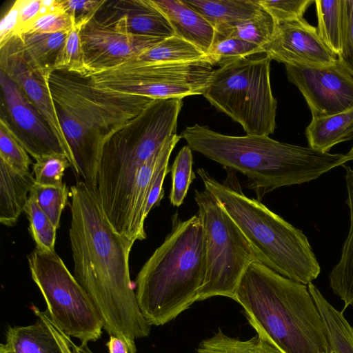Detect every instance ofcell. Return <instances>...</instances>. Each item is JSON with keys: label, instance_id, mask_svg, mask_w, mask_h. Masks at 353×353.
I'll use <instances>...</instances> for the list:
<instances>
[{"label": "cell", "instance_id": "38", "mask_svg": "<svg viewBox=\"0 0 353 353\" xmlns=\"http://www.w3.org/2000/svg\"><path fill=\"white\" fill-rule=\"evenodd\" d=\"M261 8L274 19L276 24L303 18L312 0H257Z\"/></svg>", "mask_w": 353, "mask_h": 353}, {"label": "cell", "instance_id": "43", "mask_svg": "<svg viewBox=\"0 0 353 353\" xmlns=\"http://www.w3.org/2000/svg\"><path fill=\"white\" fill-rule=\"evenodd\" d=\"M168 165L169 162L166 163L162 167L154 181L146 201L144 212L145 219L147 218L150 210L154 207L159 205L161 199L164 196L163 185L167 174L170 171Z\"/></svg>", "mask_w": 353, "mask_h": 353}, {"label": "cell", "instance_id": "18", "mask_svg": "<svg viewBox=\"0 0 353 353\" xmlns=\"http://www.w3.org/2000/svg\"><path fill=\"white\" fill-rule=\"evenodd\" d=\"M181 136L174 134L168 137L155 153L141 167L132 189L128 216V239L135 242L146 239L144 215L146 201L154 181L168 162Z\"/></svg>", "mask_w": 353, "mask_h": 353}, {"label": "cell", "instance_id": "5", "mask_svg": "<svg viewBox=\"0 0 353 353\" xmlns=\"http://www.w3.org/2000/svg\"><path fill=\"white\" fill-rule=\"evenodd\" d=\"M182 105V99H154L103 145L94 191L114 230L127 239L137 175L167 138L176 134Z\"/></svg>", "mask_w": 353, "mask_h": 353}, {"label": "cell", "instance_id": "23", "mask_svg": "<svg viewBox=\"0 0 353 353\" xmlns=\"http://www.w3.org/2000/svg\"><path fill=\"white\" fill-rule=\"evenodd\" d=\"M308 146L328 152L335 145L353 139V110L312 118L305 130Z\"/></svg>", "mask_w": 353, "mask_h": 353}, {"label": "cell", "instance_id": "37", "mask_svg": "<svg viewBox=\"0 0 353 353\" xmlns=\"http://www.w3.org/2000/svg\"><path fill=\"white\" fill-rule=\"evenodd\" d=\"M72 166L63 153H52L35 159L32 165L35 183L45 186L60 187L64 171Z\"/></svg>", "mask_w": 353, "mask_h": 353}, {"label": "cell", "instance_id": "6", "mask_svg": "<svg viewBox=\"0 0 353 353\" xmlns=\"http://www.w3.org/2000/svg\"><path fill=\"white\" fill-rule=\"evenodd\" d=\"M205 272L201 218L181 220L176 213L170 232L136 278L137 300L148 323L163 325L188 309L197 301Z\"/></svg>", "mask_w": 353, "mask_h": 353}, {"label": "cell", "instance_id": "41", "mask_svg": "<svg viewBox=\"0 0 353 353\" xmlns=\"http://www.w3.org/2000/svg\"><path fill=\"white\" fill-rule=\"evenodd\" d=\"M57 2L59 9L68 13L77 23L83 19L93 17L105 0H57Z\"/></svg>", "mask_w": 353, "mask_h": 353}, {"label": "cell", "instance_id": "48", "mask_svg": "<svg viewBox=\"0 0 353 353\" xmlns=\"http://www.w3.org/2000/svg\"><path fill=\"white\" fill-rule=\"evenodd\" d=\"M0 353H12L8 350L4 343L0 345Z\"/></svg>", "mask_w": 353, "mask_h": 353}, {"label": "cell", "instance_id": "15", "mask_svg": "<svg viewBox=\"0 0 353 353\" xmlns=\"http://www.w3.org/2000/svg\"><path fill=\"white\" fill-rule=\"evenodd\" d=\"M0 68L23 90L39 111L57 138L69 161L72 154L59 120L48 85V79L26 61L21 37L14 34L0 46Z\"/></svg>", "mask_w": 353, "mask_h": 353}, {"label": "cell", "instance_id": "44", "mask_svg": "<svg viewBox=\"0 0 353 353\" xmlns=\"http://www.w3.org/2000/svg\"><path fill=\"white\" fill-rule=\"evenodd\" d=\"M42 0H22L18 16V25L15 34L19 33L39 14Z\"/></svg>", "mask_w": 353, "mask_h": 353}, {"label": "cell", "instance_id": "11", "mask_svg": "<svg viewBox=\"0 0 353 353\" xmlns=\"http://www.w3.org/2000/svg\"><path fill=\"white\" fill-rule=\"evenodd\" d=\"M213 72V66L205 61L164 63L128 61L88 77L99 88L152 99H183L203 94Z\"/></svg>", "mask_w": 353, "mask_h": 353}, {"label": "cell", "instance_id": "13", "mask_svg": "<svg viewBox=\"0 0 353 353\" xmlns=\"http://www.w3.org/2000/svg\"><path fill=\"white\" fill-rule=\"evenodd\" d=\"M163 39L120 31L94 16L81 32L88 76L120 65Z\"/></svg>", "mask_w": 353, "mask_h": 353}, {"label": "cell", "instance_id": "21", "mask_svg": "<svg viewBox=\"0 0 353 353\" xmlns=\"http://www.w3.org/2000/svg\"><path fill=\"white\" fill-rule=\"evenodd\" d=\"M347 201L350 209V228L343 243L341 258L330 273V285L334 293L344 302L343 310L353 305V169L343 165Z\"/></svg>", "mask_w": 353, "mask_h": 353}, {"label": "cell", "instance_id": "26", "mask_svg": "<svg viewBox=\"0 0 353 353\" xmlns=\"http://www.w3.org/2000/svg\"><path fill=\"white\" fill-rule=\"evenodd\" d=\"M307 288L321 316L331 351L353 353V327L324 297L317 287L310 283Z\"/></svg>", "mask_w": 353, "mask_h": 353}, {"label": "cell", "instance_id": "22", "mask_svg": "<svg viewBox=\"0 0 353 353\" xmlns=\"http://www.w3.org/2000/svg\"><path fill=\"white\" fill-rule=\"evenodd\" d=\"M219 31L249 19L263 8L257 0H183Z\"/></svg>", "mask_w": 353, "mask_h": 353}, {"label": "cell", "instance_id": "35", "mask_svg": "<svg viewBox=\"0 0 353 353\" xmlns=\"http://www.w3.org/2000/svg\"><path fill=\"white\" fill-rule=\"evenodd\" d=\"M69 195L70 192L65 183L60 187H53L36 183L32 187L29 194L57 229L59 228L61 216Z\"/></svg>", "mask_w": 353, "mask_h": 353}, {"label": "cell", "instance_id": "2", "mask_svg": "<svg viewBox=\"0 0 353 353\" xmlns=\"http://www.w3.org/2000/svg\"><path fill=\"white\" fill-rule=\"evenodd\" d=\"M180 136L192 151L245 175L247 188L260 201L277 188L310 182L347 162L345 154L322 152L265 135H226L197 123L187 126Z\"/></svg>", "mask_w": 353, "mask_h": 353}, {"label": "cell", "instance_id": "27", "mask_svg": "<svg viewBox=\"0 0 353 353\" xmlns=\"http://www.w3.org/2000/svg\"><path fill=\"white\" fill-rule=\"evenodd\" d=\"M205 54L191 43L176 36L163 39L130 60L147 63L204 61Z\"/></svg>", "mask_w": 353, "mask_h": 353}, {"label": "cell", "instance_id": "29", "mask_svg": "<svg viewBox=\"0 0 353 353\" xmlns=\"http://www.w3.org/2000/svg\"><path fill=\"white\" fill-rule=\"evenodd\" d=\"M197 353H281L274 346L257 334L248 340L231 337L219 330L203 340Z\"/></svg>", "mask_w": 353, "mask_h": 353}, {"label": "cell", "instance_id": "46", "mask_svg": "<svg viewBox=\"0 0 353 353\" xmlns=\"http://www.w3.org/2000/svg\"><path fill=\"white\" fill-rule=\"evenodd\" d=\"M65 340L70 349L71 353H94L88 347V344L81 343L77 345L68 336L65 334Z\"/></svg>", "mask_w": 353, "mask_h": 353}, {"label": "cell", "instance_id": "30", "mask_svg": "<svg viewBox=\"0 0 353 353\" xmlns=\"http://www.w3.org/2000/svg\"><path fill=\"white\" fill-rule=\"evenodd\" d=\"M276 23L263 9L254 17L234 26L216 31L217 37H235L263 48L273 37Z\"/></svg>", "mask_w": 353, "mask_h": 353}, {"label": "cell", "instance_id": "4", "mask_svg": "<svg viewBox=\"0 0 353 353\" xmlns=\"http://www.w3.org/2000/svg\"><path fill=\"white\" fill-rule=\"evenodd\" d=\"M234 301L257 335L281 353H331L324 323L306 285L255 261L242 276Z\"/></svg>", "mask_w": 353, "mask_h": 353}, {"label": "cell", "instance_id": "20", "mask_svg": "<svg viewBox=\"0 0 353 353\" xmlns=\"http://www.w3.org/2000/svg\"><path fill=\"white\" fill-rule=\"evenodd\" d=\"M35 183L30 171H21L0 159V222L14 226Z\"/></svg>", "mask_w": 353, "mask_h": 353}, {"label": "cell", "instance_id": "16", "mask_svg": "<svg viewBox=\"0 0 353 353\" xmlns=\"http://www.w3.org/2000/svg\"><path fill=\"white\" fill-rule=\"evenodd\" d=\"M263 49L271 61L285 65L321 66L338 60L321 39L317 28L304 18L277 24L273 37Z\"/></svg>", "mask_w": 353, "mask_h": 353}, {"label": "cell", "instance_id": "34", "mask_svg": "<svg viewBox=\"0 0 353 353\" xmlns=\"http://www.w3.org/2000/svg\"><path fill=\"white\" fill-rule=\"evenodd\" d=\"M192 150L186 145L181 148L170 168L172 186L169 199L174 207L184 201L190 184L195 178L192 172Z\"/></svg>", "mask_w": 353, "mask_h": 353}, {"label": "cell", "instance_id": "45", "mask_svg": "<svg viewBox=\"0 0 353 353\" xmlns=\"http://www.w3.org/2000/svg\"><path fill=\"white\" fill-rule=\"evenodd\" d=\"M108 353H129L127 344L121 339L110 335L106 343Z\"/></svg>", "mask_w": 353, "mask_h": 353}, {"label": "cell", "instance_id": "14", "mask_svg": "<svg viewBox=\"0 0 353 353\" xmlns=\"http://www.w3.org/2000/svg\"><path fill=\"white\" fill-rule=\"evenodd\" d=\"M5 115L14 132L34 159L49 154H65L57 138L21 88L0 71ZM66 155V154H65Z\"/></svg>", "mask_w": 353, "mask_h": 353}, {"label": "cell", "instance_id": "28", "mask_svg": "<svg viewBox=\"0 0 353 353\" xmlns=\"http://www.w3.org/2000/svg\"><path fill=\"white\" fill-rule=\"evenodd\" d=\"M318 34L325 45L336 56L342 50L344 0L314 1Z\"/></svg>", "mask_w": 353, "mask_h": 353}, {"label": "cell", "instance_id": "12", "mask_svg": "<svg viewBox=\"0 0 353 353\" xmlns=\"http://www.w3.org/2000/svg\"><path fill=\"white\" fill-rule=\"evenodd\" d=\"M285 65L288 81L301 92L312 118L353 110V76L339 60L321 66Z\"/></svg>", "mask_w": 353, "mask_h": 353}, {"label": "cell", "instance_id": "33", "mask_svg": "<svg viewBox=\"0 0 353 353\" xmlns=\"http://www.w3.org/2000/svg\"><path fill=\"white\" fill-rule=\"evenodd\" d=\"M23 212L29 221V230L36 243V249L41 252H54L57 227L30 196Z\"/></svg>", "mask_w": 353, "mask_h": 353}, {"label": "cell", "instance_id": "17", "mask_svg": "<svg viewBox=\"0 0 353 353\" xmlns=\"http://www.w3.org/2000/svg\"><path fill=\"white\" fill-rule=\"evenodd\" d=\"M95 17L134 35L165 39L174 35L165 14L152 0H105Z\"/></svg>", "mask_w": 353, "mask_h": 353}, {"label": "cell", "instance_id": "32", "mask_svg": "<svg viewBox=\"0 0 353 353\" xmlns=\"http://www.w3.org/2000/svg\"><path fill=\"white\" fill-rule=\"evenodd\" d=\"M77 21L68 33L55 61L53 71L64 70L88 76L81 41L83 27L92 19Z\"/></svg>", "mask_w": 353, "mask_h": 353}, {"label": "cell", "instance_id": "47", "mask_svg": "<svg viewBox=\"0 0 353 353\" xmlns=\"http://www.w3.org/2000/svg\"><path fill=\"white\" fill-rule=\"evenodd\" d=\"M347 161L353 160V145L350 151L345 154Z\"/></svg>", "mask_w": 353, "mask_h": 353}, {"label": "cell", "instance_id": "24", "mask_svg": "<svg viewBox=\"0 0 353 353\" xmlns=\"http://www.w3.org/2000/svg\"><path fill=\"white\" fill-rule=\"evenodd\" d=\"M70 30L55 33L18 34L27 63L33 69L50 77L59 50Z\"/></svg>", "mask_w": 353, "mask_h": 353}, {"label": "cell", "instance_id": "49", "mask_svg": "<svg viewBox=\"0 0 353 353\" xmlns=\"http://www.w3.org/2000/svg\"><path fill=\"white\" fill-rule=\"evenodd\" d=\"M331 353H334V352L331 351Z\"/></svg>", "mask_w": 353, "mask_h": 353}, {"label": "cell", "instance_id": "3", "mask_svg": "<svg viewBox=\"0 0 353 353\" xmlns=\"http://www.w3.org/2000/svg\"><path fill=\"white\" fill-rule=\"evenodd\" d=\"M50 93L70 149L74 172L94 190L104 142L153 100L94 85L88 76L54 70Z\"/></svg>", "mask_w": 353, "mask_h": 353}, {"label": "cell", "instance_id": "31", "mask_svg": "<svg viewBox=\"0 0 353 353\" xmlns=\"http://www.w3.org/2000/svg\"><path fill=\"white\" fill-rule=\"evenodd\" d=\"M264 54V49L252 43L235 37H215L213 44L205 54L204 61L211 65L221 67L240 59Z\"/></svg>", "mask_w": 353, "mask_h": 353}, {"label": "cell", "instance_id": "10", "mask_svg": "<svg viewBox=\"0 0 353 353\" xmlns=\"http://www.w3.org/2000/svg\"><path fill=\"white\" fill-rule=\"evenodd\" d=\"M31 276L47 305L46 312L70 338L88 344L99 339L103 322L88 295L61 257L35 250L28 257Z\"/></svg>", "mask_w": 353, "mask_h": 353}, {"label": "cell", "instance_id": "36", "mask_svg": "<svg viewBox=\"0 0 353 353\" xmlns=\"http://www.w3.org/2000/svg\"><path fill=\"white\" fill-rule=\"evenodd\" d=\"M0 159L21 171H30L32 160L8 120L0 119Z\"/></svg>", "mask_w": 353, "mask_h": 353}, {"label": "cell", "instance_id": "19", "mask_svg": "<svg viewBox=\"0 0 353 353\" xmlns=\"http://www.w3.org/2000/svg\"><path fill=\"white\" fill-rule=\"evenodd\" d=\"M171 24L174 35L191 43L205 54L215 39L214 28L183 0H152Z\"/></svg>", "mask_w": 353, "mask_h": 353}, {"label": "cell", "instance_id": "1", "mask_svg": "<svg viewBox=\"0 0 353 353\" xmlns=\"http://www.w3.org/2000/svg\"><path fill=\"white\" fill-rule=\"evenodd\" d=\"M69 230L74 276L97 310L103 329L137 353L135 340L150 334L130 276L134 241L117 232L95 191L83 181L70 188Z\"/></svg>", "mask_w": 353, "mask_h": 353}, {"label": "cell", "instance_id": "8", "mask_svg": "<svg viewBox=\"0 0 353 353\" xmlns=\"http://www.w3.org/2000/svg\"><path fill=\"white\" fill-rule=\"evenodd\" d=\"M254 54L216 70L204 97L239 123L246 134L269 136L276 128L277 101L270 85L271 59Z\"/></svg>", "mask_w": 353, "mask_h": 353}, {"label": "cell", "instance_id": "25", "mask_svg": "<svg viewBox=\"0 0 353 353\" xmlns=\"http://www.w3.org/2000/svg\"><path fill=\"white\" fill-rule=\"evenodd\" d=\"M4 344L12 353H63L49 327L39 318L30 325L9 327Z\"/></svg>", "mask_w": 353, "mask_h": 353}, {"label": "cell", "instance_id": "9", "mask_svg": "<svg viewBox=\"0 0 353 353\" xmlns=\"http://www.w3.org/2000/svg\"><path fill=\"white\" fill-rule=\"evenodd\" d=\"M194 200L203 228L206 263L196 301L216 296L235 300L242 276L257 256L239 227L208 190H195Z\"/></svg>", "mask_w": 353, "mask_h": 353}, {"label": "cell", "instance_id": "42", "mask_svg": "<svg viewBox=\"0 0 353 353\" xmlns=\"http://www.w3.org/2000/svg\"><path fill=\"white\" fill-rule=\"evenodd\" d=\"M21 2L22 0L15 1L1 20L0 46H3L16 33Z\"/></svg>", "mask_w": 353, "mask_h": 353}, {"label": "cell", "instance_id": "7", "mask_svg": "<svg viewBox=\"0 0 353 353\" xmlns=\"http://www.w3.org/2000/svg\"><path fill=\"white\" fill-rule=\"evenodd\" d=\"M219 182L203 168L196 172L208 190L239 227L258 261L279 274L307 285L321 272L320 265L302 230L242 191L234 170Z\"/></svg>", "mask_w": 353, "mask_h": 353}, {"label": "cell", "instance_id": "40", "mask_svg": "<svg viewBox=\"0 0 353 353\" xmlns=\"http://www.w3.org/2000/svg\"><path fill=\"white\" fill-rule=\"evenodd\" d=\"M337 59L353 76V0H344L343 45Z\"/></svg>", "mask_w": 353, "mask_h": 353}, {"label": "cell", "instance_id": "39", "mask_svg": "<svg viewBox=\"0 0 353 353\" xmlns=\"http://www.w3.org/2000/svg\"><path fill=\"white\" fill-rule=\"evenodd\" d=\"M75 23L74 19L68 13L57 10L38 16L18 34L24 32L55 33L70 30Z\"/></svg>", "mask_w": 353, "mask_h": 353}]
</instances>
